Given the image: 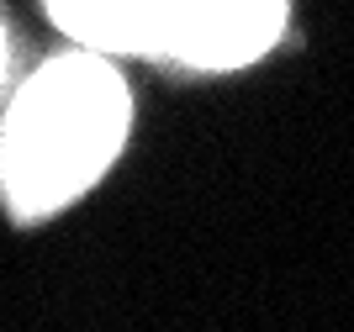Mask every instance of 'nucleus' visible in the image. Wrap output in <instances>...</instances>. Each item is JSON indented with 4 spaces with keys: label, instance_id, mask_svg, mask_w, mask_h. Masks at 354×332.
<instances>
[{
    "label": "nucleus",
    "instance_id": "obj_1",
    "mask_svg": "<svg viewBox=\"0 0 354 332\" xmlns=\"http://www.w3.org/2000/svg\"><path fill=\"white\" fill-rule=\"evenodd\" d=\"M133 101L106 53H64L32 74L0 137V190L21 222L85 195L122 153Z\"/></svg>",
    "mask_w": 354,
    "mask_h": 332
},
{
    "label": "nucleus",
    "instance_id": "obj_2",
    "mask_svg": "<svg viewBox=\"0 0 354 332\" xmlns=\"http://www.w3.org/2000/svg\"><path fill=\"white\" fill-rule=\"evenodd\" d=\"M286 27V0H153L148 58L185 69L254 64Z\"/></svg>",
    "mask_w": 354,
    "mask_h": 332
},
{
    "label": "nucleus",
    "instance_id": "obj_3",
    "mask_svg": "<svg viewBox=\"0 0 354 332\" xmlns=\"http://www.w3.org/2000/svg\"><path fill=\"white\" fill-rule=\"evenodd\" d=\"M48 11L90 53H148L153 0H48Z\"/></svg>",
    "mask_w": 354,
    "mask_h": 332
},
{
    "label": "nucleus",
    "instance_id": "obj_4",
    "mask_svg": "<svg viewBox=\"0 0 354 332\" xmlns=\"http://www.w3.org/2000/svg\"><path fill=\"white\" fill-rule=\"evenodd\" d=\"M0 74H6V32H0Z\"/></svg>",
    "mask_w": 354,
    "mask_h": 332
}]
</instances>
